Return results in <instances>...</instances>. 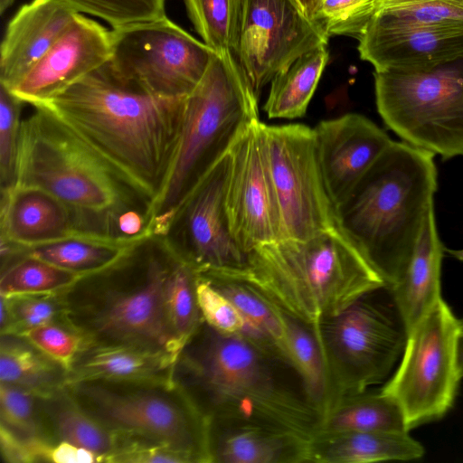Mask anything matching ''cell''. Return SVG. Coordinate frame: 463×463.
<instances>
[{
	"mask_svg": "<svg viewBox=\"0 0 463 463\" xmlns=\"http://www.w3.org/2000/svg\"><path fill=\"white\" fill-rule=\"evenodd\" d=\"M185 99L153 94L108 61L33 107L47 109L71 128L154 208L178 151Z\"/></svg>",
	"mask_w": 463,
	"mask_h": 463,
	"instance_id": "1",
	"label": "cell"
},
{
	"mask_svg": "<svg viewBox=\"0 0 463 463\" xmlns=\"http://www.w3.org/2000/svg\"><path fill=\"white\" fill-rule=\"evenodd\" d=\"M173 382L208 419L268 424L312 437L321 411L277 349L204 320L180 351Z\"/></svg>",
	"mask_w": 463,
	"mask_h": 463,
	"instance_id": "2",
	"label": "cell"
},
{
	"mask_svg": "<svg viewBox=\"0 0 463 463\" xmlns=\"http://www.w3.org/2000/svg\"><path fill=\"white\" fill-rule=\"evenodd\" d=\"M33 109L21 119L13 184L55 196L82 235L119 241L150 235L152 202L52 112Z\"/></svg>",
	"mask_w": 463,
	"mask_h": 463,
	"instance_id": "3",
	"label": "cell"
},
{
	"mask_svg": "<svg viewBox=\"0 0 463 463\" xmlns=\"http://www.w3.org/2000/svg\"><path fill=\"white\" fill-rule=\"evenodd\" d=\"M179 260L163 237L137 242L112 265L59 293L65 325L84 346L133 347L176 360L184 344L170 320L167 291Z\"/></svg>",
	"mask_w": 463,
	"mask_h": 463,
	"instance_id": "4",
	"label": "cell"
},
{
	"mask_svg": "<svg viewBox=\"0 0 463 463\" xmlns=\"http://www.w3.org/2000/svg\"><path fill=\"white\" fill-rule=\"evenodd\" d=\"M434 156L393 141L335 208L336 228L383 279L402 278L434 206Z\"/></svg>",
	"mask_w": 463,
	"mask_h": 463,
	"instance_id": "5",
	"label": "cell"
},
{
	"mask_svg": "<svg viewBox=\"0 0 463 463\" xmlns=\"http://www.w3.org/2000/svg\"><path fill=\"white\" fill-rule=\"evenodd\" d=\"M239 279L293 318L313 327L364 294L386 287L383 279L336 228L310 238L281 239L252 248Z\"/></svg>",
	"mask_w": 463,
	"mask_h": 463,
	"instance_id": "6",
	"label": "cell"
},
{
	"mask_svg": "<svg viewBox=\"0 0 463 463\" xmlns=\"http://www.w3.org/2000/svg\"><path fill=\"white\" fill-rule=\"evenodd\" d=\"M258 99L236 55L215 52L203 79L186 96L178 151L153 208L154 236L166 235L187 195L259 120Z\"/></svg>",
	"mask_w": 463,
	"mask_h": 463,
	"instance_id": "7",
	"label": "cell"
},
{
	"mask_svg": "<svg viewBox=\"0 0 463 463\" xmlns=\"http://www.w3.org/2000/svg\"><path fill=\"white\" fill-rule=\"evenodd\" d=\"M64 387L112 433L166 448L186 463H211L209 419L174 382L82 379Z\"/></svg>",
	"mask_w": 463,
	"mask_h": 463,
	"instance_id": "8",
	"label": "cell"
},
{
	"mask_svg": "<svg viewBox=\"0 0 463 463\" xmlns=\"http://www.w3.org/2000/svg\"><path fill=\"white\" fill-rule=\"evenodd\" d=\"M381 288L311 327L323 356L326 399L322 416L340 401L387 381L407 339Z\"/></svg>",
	"mask_w": 463,
	"mask_h": 463,
	"instance_id": "9",
	"label": "cell"
},
{
	"mask_svg": "<svg viewBox=\"0 0 463 463\" xmlns=\"http://www.w3.org/2000/svg\"><path fill=\"white\" fill-rule=\"evenodd\" d=\"M373 77L377 111L402 141L444 160L463 156V56L429 71Z\"/></svg>",
	"mask_w": 463,
	"mask_h": 463,
	"instance_id": "10",
	"label": "cell"
},
{
	"mask_svg": "<svg viewBox=\"0 0 463 463\" xmlns=\"http://www.w3.org/2000/svg\"><path fill=\"white\" fill-rule=\"evenodd\" d=\"M459 320L440 298L407 335L400 364L381 392L399 406L408 431L442 418L462 378Z\"/></svg>",
	"mask_w": 463,
	"mask_h": 463,
	"instance_id": "11",
	"label": "cell"
},
{
	"mask_svg": "<svg viewBox=\"0 0 463 463\" xmlns=\"http://www.w3.org/2000/svg\"><path fill=\"white\" fill-rule=\"evenodd\" d=\"M262 144L279 209L282 239H307L336 227L326 190L314 128L260 123Z\"/></svg>",
	"mask_w": 463,
	"mask_h": 463,
	"instance_id": "12",
	"label": "cell"
},
{
	"mask_svg": "<svg viewBox=\"0 0 463 463\" xmlns=\"http://www.w3.org/2000/svg\"><path fill=\"white\" fill-rule=\"evenodd\" d=\"M111 39L113 67L151 93L167 98L189 95L215 53L167 16L112 29Z\"/></svg>",
	"mask_w": 463,
	"mask_h": 463,
	"instance_id": "13",
	"label": "cell"
},
{
	"mask_svg": "<svg viewBox=\"0 0 463 463\" xmlns=\"http://www.w3.org/2000/svg\"><path fill=\"white\" fill-rule=\"evenodd\" d=\"M231 153L192 190L176 211L165 241L198 274L241 271L248 253L234 239L226 208Z\"/></svg>",
	"mask_w": 463,
	"mask_h": 463,
	"instance_id": "14",
	"label": "cell"
},
{
	"mask_svg": "<svg viewBox=\"0 0 463 463\" xmlns=\"http://www.w3.org/2000/svg\"><path fill=\"white\" fill-rule=\"evenodd\" d=\"M328 38L297 0H245L236 57L259 98L279 73Z\"/></svg>",
	"mask_w": 463,
	"mask_h": 463,
	"instance_id": "15",
	"label": "cell"
},
{
	"mask_svg": "<svg viewBox=\"0 0 463 463\" xmlns=\"http://www.w3.org/2000/svg\"><path fill=\"white\" fill-rule=\"evenodd\" d=\"M260 121L232 147L226 208L234 239L247 253L282 239L281 220L262 144Z\"/></svg>",
	"mask_w": 463,
	"mask_h": 463,
	"instance_id": "16",
	"label": "cell"
},
{
	"mask_svg": "<svg viewBox=\"0 0 463 463\" xmlns=\"http://www.w3.org/2000/svg\"><path fill=\"white\" fill-rule=\"evenodd\" d=\"M111 53V31L78 14L44 56L9 90L33 106L99 68L110 60Z\"/></svg>",
	"mask_w": 463,
	"mask_h": 463,
	"instance_id": "17",
	"label": "cell"
},
{
	"mask_svg": "<svg viewBox=\"0 0 463 463\" xmlns=\"http://www.w3.org/2000/svg\"><path fill=\"white\" fill-rule=\"evenodd\" d=\"M314 131L323 182L335 208L392 140L357 113L323 120Z\"/></svg>",
	"mask_w": 463,
	"mask_h": 463,
	"instance_id": "18",
	"label": "cell"
},
{
	"mask_svg": "<svg viewBox=\"0 0 463 463\" xmlns=\"http://www.w3.org/2000/svg\"><path fill=\"white\" fill-rule=\"evenodd\" d=\"M357 39L361 59L374 71L420 72L463 56V26L367 24Z\"/></svg>",
	"mask_w": 463,
	"mask_h": 463,
	"instance_id": "19",
	"label": "cell"
},
{
	"mask_svg": "<svg viewBox=\"0 0 463 463\" xmlns=\"http://www.w3.org/2000/svg\"><path fill=\"white\" fill-rule=\"evenodd\" d=\"M60 0H32L9 21L0 49V84L13 88L50 50L78 14Z\"/></svg>",
	"mask_w": 463,
	"mask_h": 463,
	"instance_id": "20",
	"label": "cell"
},
{
	"mask_svg": "<svg viewBox=\"0 0 463 463\" xmlns=\"http://www.w3.org/2000/svg\"><path fill=\"white\" fill-rule=\"evenodd\" d=\"M1 245L30 248L80 234L70 209L52 194L35 187L1 188Z\"/></svg>",
	"mask_w": 463,
	"mask_h": 463,
	"instance_id": "21",
	"label": "cell"
},
{
	"mask_svg": "<svg viewBox=\"0 0 463 463\" xmlns=\"http://www.w3.org/2000/svg\"><path fill=\"white\" fill-rule=\"evenodd\" d=\"M310 439L268 424L209 419L211 463L307 462Z\"/></svg>",
	"mask_w": 463,
	"mask_h": 463,
	"instance_id": "22",
	"label": "cell"
},
{
	"mask_svg": "<svg viewBox=\"0 0 463 463\" xmlns=\"http://www.w3.org/2000/svg\"><path fill=\"white\" fill-rule=\"evenodd\" d=\"M444 251L433 206L426 216L402 278L388 288L407 335L442 298L440 278Z\"/></svg>",
	"mask_w": 463,
	"mask_h": 463,
	"instance_id": "23",
	"label": "cell"
},
{
	"mask_svg": "<svg viewBox=\"0 0 463 463\" xmlns=\"http://www.w3.org/2000/svg\"><path fill=\"white\" fill-rule=\"evenodd\" d=\"M424 452L409 431L317 432L309 441L307 462L407 461L420 458Z\"/></svg>",
	"mask_w": 463,
	"mask_h": 463,
	"instance_id": "24",
	"label": "cell"
},
{
	"mask_svg": "<svg viewBox=\"0 0 463 463\" xmlns=\"http://www.w3.org/2000/svg\"><path fill=\"white\" fill-rule=\"evenodd\" d=\"M175 359L127 346L86 345L68 372V382L82 379L173 382Z\"/></svg>",
	"mask_w": 463,
	"mask_h": 463,
	"instance_id": "25",
	"label": "cell"
},
{
	"mask_svg": "<svg viewBox=\"0 0 463 463\" xmlns=\"http://www.w3.org/2000/svg\"><path fill=\"white\" fill-rule=\"evenodd\" d=\"M37 396L43 426L52 442L85 448L107 462L116 449L115 435L79 407L64 386Z\"/></svg>",
	"mask_w": 463,
	"mask_h": 463,
	"instance_id": "26",
	"label": "cell"
},
{
	"mask_svg": "<svg viewBox=\"0 0 463 463\" xmlns=\"http://www.w3.org/2000/svg\"><path fill=\"white\" fill-rule=\"evenodd\" d=\"M143 240L119 241L78 236L30 248L1 245V260L14 255H26L84 276L112 265Z\"/></svg>",
	"mask_w": 463,
	"mask_h": 463,
	"instance_id": "27",
	"label": "cell"
},
{
	"mask_svg": "<svg viewBox=\"0 0 463 463\" xmlns=\"http://www.w3.org/2000/svg\"><path fill=\"white\" fill-rule=\"evenodd\" d=\"M68 371L25 337L3 334L0 339V383L16 385L43 395L63 387Z\"/></svg>",
	"mask_w": 463,
	"mask_h": 463,
	"instance_id": "28",
	"label": "cell"
},
{
	"mask_svg": "<svg viewBox=\"0 0 463 463\" xmlns=\"http://www.w3.org/2000/svg\"><path fill=\"white\" fill-rule=\"evenodd\" d=\"M329 60L326 45L294 61L271 81L264 110L269 118H298L306 115L323 71Z\"/></svg>",
	"mask_w": 463,
	"mask_h": 463,
	"instance_id": "29",
	"label": "cell"
},
{
	"mask_svg": "<svg viewBox=\"0 0 463 463\" xmlns=\"http://www.w3.org/2000/svg\"><path fill=\"white\" fill-rule=\"evenodd\" d=\"M408 431L397 403L381 391L347 397L321 418L317 432ZM316 432V433H317Z\"/></svg>",
	"mask_w": 463,
	"mask_h": 463,
	"instance_id": "30",
	"label": "cell"
},
{
	"mask_svg": "<svg viewBox=\"0 0 463 463\" xmlns=\"http://www.w3.org/2000/svg\"><path fill=\"white\" fill-rule=\"evenodd\" d=\"M367 24L380 27L463 26V0H375Z\"/></svg>",
	"mask_w": 463,
	"mask_h": 463,
	"instance_id": "31",
	"label": "cell"
},
{
	"mask_svg": "<svg viewBox=\"0 0 463 463\" xmlns=\"http://www.w3.org/2000/svg\"><path fill=\"white\" fill-rule=\"evenodd\" d=\"M81 275L26 255L2 260L0 296L57 294L73 284Z\"/></svg>",
	"mask_w": 463,
	"mask_h": 463,
	"instance_id": "32",
	"label": "cell"
},
{
	"mask_svg": "<svg viewBox=\"0 0 463 463\" xmlns=\"http://www.w3.org/2000/svg\"><path fill=\"white\" fill-rule=\"evenodd\" d=\"M203 43L216 53L236 55L245 0H184Z\"/></svg>",
	"mask_w": 463,
	"mask_h": 463,
	"instance_id": "33",
	"label": "cell"
},
{
	"mask_svg": "<svg viewBox=\"0 0 463 463\" xmlns=\"http://www.w3.org/2000/svg\"><path fill=\"white\" fill-rule=\"evenodd\" d=\"M200 275L227 297L240 310L246 322L269 339L288 358L284 328L279 309L275 304L239 279L219 274Z\"/></svg>",
	"mask_w": 463,
	"mask_h": 463,
	"instance_id": "34",
	"label": "cell"
},
{
	"mask_svg": "<svg viewBox=\"0 0 463 463\" xmlns=\"http://www.w3.org/2000/svg\"><path fill=\"white\" fill-rule=\"evenodd\" d=\"M279 309L284 328L287 356L303 378L322 415L326 399V375L316 335L311 327Z\"/></svg>",
	"mask_w": 463,
	"mask_h": 463,
	"instance_id": "35",
	"label": "cell"
},
{
	"mask_svg": "<svg viewBox=\"0 0 463 463\" xmlns=\"http://www.w3.org/2000/svg\"><path fill=\"white\" fill-rule=\"evenodd\" d=\"M0 333L22 335L44 325L64 324L57 294H25L1 297Z\"/></svg>",
	"mask_w": 463,
	"mask_h": 463,
	"instance_id": "36",
	"label": "cell"
},
{
	"mask_svg": "<svg viewBox=\"0 0 463 463\" xmlns=\"http://www.w3.org/2000/svg\"><path fill=\"white\" fill-rule=\"evenodd\" d=\"M197 273L181 260L168 284L167 307L174 330L184 344L203 320L196 298Z\"/></svg>",
	"mask_w": 463,
	"mask_h": 463,
	"instance_id": "37",
	"label": "cell"
},
{
	"mask_svg": "<svg viewBox=\"0 0 463 463\" xmlns=\"http://www.w3.org/2000/svg\"><path fill=\"white\" fill-rule=\"evenodd\" d=\"M79 14L99 17L112 29L166 16L165 0H60Z\"/></svg>",
	"mask_w": 463,
	"mask_h": 463,
	"instance_id": "38",
	"label": "cell"
},
{
	"mask_svg": "<svg viewBox=\"0 0 463 463\" xmlns=\"http://www.w3.org/2000/svg\"><path fill=\"white\" fill-rule=\"evenodd\" d=\"M0 419L18 434L50 440L43 426L38 396L29 390L0 383Z\"/></svg>",
	"mask_w": 463,
	"mask_h": 463,
	"instance_id": "39",
	"label": "cell"
},
{
	"mask_svg": "<svg viewBox=\"0 0 463 463\" xmlns=\"http://www.w3.org/2000/svg\"><path fill=\"white\" fill-rule=\"evenodd\" d=\"M375 9V0H322L316 22L330 37L345 35L358 38Z\"/></svg>",
	"mask_w": 463,
	"mask_h": 463,
	"instance_id": "40",
	"label": "cell"
},
{
	"mask_svg": "<svg viewBox=\"0 0 463 463\" xmlns=\"http://www.w3.org/2000/svg\"><path fill=\"white\" fill-rule=\"evenodd\" d=\"M24 103L0 84V184L1 188L14 184L16 153Z\"/></svg>",
	"mask_w": 463,
	"mask_h": 463,
	"instance_id": "41",
	"label": "cell"
},
{
	"mask_svg": "<svg viewBox=\"0 0 463 463\" xmlns=\"http://www.w3.org/2000/svg\"><path fill=\"white\" fill-rule=\"evenodd\" d=\"M20 335L68 372L85 345L78 333L61 323L37 326Z\"/></svg>",
	"mask_w": 463,
	"mask_h": 463,
	"instance_id": "42",
	"label": "cell"
},
{
	"mask_svg": "<svg viewBox=\"0 0 463 463\" xmlns=\"http://www.w3.org/2000/svg\"><path fill=\"white\" fill-rule=\"evenodd\" d=\"M196 298L203 320L213 328L226 335L242 331L246 320L240 310L200 274L196 279Z\"/></svg>",
	"mask_w": 463,
	"mask_h": 463,
	"instance_id": "43",
	"label": "cell"
},
{
	"mask_svg": "<svg viewBox=\"0 0 463 463\" xmlns=\"http://www.w3.org/2000/svg\"><path fill=\"white\" fill-rule=\"evenodd\" d=\"M48 461L55 463H93L102 462V458L90 449L66 441H60L51 447Z\"/></svg>",
	"mask_w": 463,
	"mask_h": 463,
	"instance_id": "44",
	"label": "cell"
},
{
	"mask_svg": "<svg viewBox=\"0 0 463 463\" xmlns=\"http://www.w3.org/2000/svg\"><path fill=\"white\" fill-rule=\"evenodd\" d=\"M305 14L316 22V15L322 0H297Z\"/></svg>",
	"mask_w": 463,
	"mask_h": 463,
	"instance_id": "45",
	"label": "cell"
},
{
	"mask_svg": "<svg viewBox=\"0 0 463 463\" xmlns=\"http://www.w3.org/2000/svg\"><path fill=\"white\" fill-rule=\"evenodd\" d=\"M458 363L460 373L463 377V321H461V330L459 336V344H458Z\"/></svg>",
	"mask_w": 463,
	"mask_h": 463,
	"instance_id": "46",
	"label": "cell"
},
{
	"mask_svg": "<svg viewBox=\"0 0 463 463\" xmlns=\"http://www.w3.org/2000/svg\"><path fill=\"white\" fill-rule=\"evenodd\" d=\"M445 251L447 253H449L450 256H452L453 258L460 260V261H463V249L461 250H451V249H446L445 248Z\"/></svg>",
	"mask_w": 463,
	"mask_h": 463,
	"instance_id": "47",
	"label": "cell"
},
{
	"mask_svg": "<svg viewBox=\"0 0 463 463\" xmlns=\"http://www.w3.org/2000/svg\"><path fill=\"white\" fill-rule=\"evenodd\" d=\"M14 0H0V14H3L7 10Z\"/></svg>",
	"mask_w": 463,
	"mask_h": 463,
	"instance_id": "48",
	"label": "cell"
}]
</instances>
